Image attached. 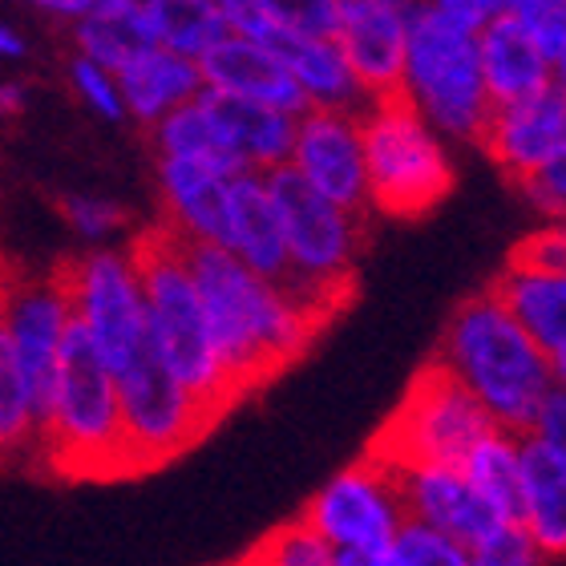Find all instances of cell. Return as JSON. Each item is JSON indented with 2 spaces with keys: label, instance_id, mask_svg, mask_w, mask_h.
I'll return each instance as SVG.
<instances>
[{
  "label": "cell",
  "instance_id": "43",
  "mask_svg": "<svg viewBox=\"0 0 566 566\" xmlns=\"http://www.w3.org/2000/svg\"><path fill=\"white\" fill-rule=\"evenodd\" d=\"M33 4H41L45 12H57V17H90L94 12V0H33Z\"/></svg>",
  "mask_w": 566,
  "mask_h": 566
},
{
  "label": "cell",
  "instance_id": "21",
  "mask_svg": "<svg viewBox=\"0 0 566 566\" xmlns=\"http://www.w3.org/2000/svg\"><path fill=\"white\" fill-rule=\"evenodd\" d=\"M522 526L551 558L566 551V446L518 437Z\"/></svg>",
  "mask_w": 566,
  "mask_h": 566
},
{
  "label": "cell",
  "instance_id": "20",
  "mask_svg": "<svg viewBox=\"0 0 566 566\" xmlns=\"http://www.w3.org/2000/svg\"><path fill=\"white\" fill-rule=\"evenodd\" d=\"M478 65H482L490 106H514L522 97L543 94L546 85H555V70L546 65L531 33L510 12L478 29Z\"/></svg>",
  "mask_w": 566,
  "mask_h": 566
},
{
  "label": "cell",
  "instance_id": "34",
  "mask_svg": "<svg viewBox=\"0 0 566 566\" xmlns=\"http://www.w3.org/2000/svg\"><path fill=\"white\" fill-rule=\"evenodd\" d=\"M263 566H332V551L307 531L304 522H287L255 546Z\"/></svg>",
  "mask_w": 566,
  "mask_h": 566
},
{
  "label": "cell",
  "instance_id": "24",
  "mask_svg": "<svg viewBox=\"0 0 566 566\" xmlns=\"http://www.w3.org/2000/svg\"><path fill=\"white\" fill-rule=\"evenodd\" d=\"M118 94L126 114L142 122H163L170 109L187 106L190 97L202 94L199 65L187 57H175L166 49H146L134 61H126L118 73Z\"/></svg>",
  "mask_w": 566,
  "mask_h": 566
},
{
  "label": "cell",
  "instance_id": "3",
  "mask_svg": "<svg viewBox=\"0 0 566 566\" xmlns=\"http://www.w3.org/2000/svg\"><path fill=\"white\" fill-rule=\"evenodd\" d=\"M130 260L138 268L142 319H146L150 353L163 360L166 373L187 389L190 401L214 424L231 405H239V397L231 392L223 360L214 353L199 292H195L187 260H182V239L166 223L150 227L138 235Z\"/></svg>",
  "mask_w": 566,
  "mask_h": 566
},
{
  "label": "cell",
  "instance_id": "5",
  "mask_svg": "<svg viewBox=\"0 0 566 566\" xmlns=\"http://www.w3.org/2000/svg\"><path fill=\"white\" fill-rule=\"evenodd\" d=\"M263 182L275 202L287 248V280L280 287L319 324H328L356 292L360 223L356 214L319 199L292 166L268 170Z\"/></svg>",
  "mask_w": 566,
  "mask_h": 566
},
{
  "label": "cell",
  "instance_id": "4",
  "mask_svg": "<svg viewBox=\"0 0 566 566\" xmlns=\"http://www.w3.org/2000/svg\"><path fill=\"white\" fill-rule=\"evenodd\" d=\"M36 465L57 478H126L118 380L77 324H70L61 344L57 385L36 437Z\"/></svg>",
  "mask_w": 566,
  "mask_h": 566
},
{
  "label": "cell",
  "instance_id": "44",
  "mask_svg": "<svg viewBox=\"0 0 566 566\" xmlns=\"http://www.w3.org/2000/svg\"><path fill=\"white\" fill-rule=\"evenodd\" d=\"M332 566H389V555H360V551H336Z\"/></svg>",
  "mask_w": 566,
  "mask_h": 566
},
{
  "label": "cell",
  "instance_id": "32",
  "mask_svg": "<svg viewBox=\"0 0 566 566\" xmlns=\"http://www.w3.org/2000/svg\"><path fill=\"white\" fill-rule=\"evenodd\" d=\"M336 12H340V0H263V17L283 36L332 41Z\"/></svg>",
  "mask_w": 566,
  "mask_h": 566
},
{
  "label": "cell",
  "instance_id": "23",
  "mask_svg": "<svg viewBox=\"0 0 566 566\" xmlns=\"http://www.w3.org/2000/svg\"><path fill=\"white\" fill-rule=\"evenodd\" d=\"M268 49L287 65L292 82L304 94L307 109H332V114H353V118L365 114L368 106L365 90L356 85V77L348 73V65L340 57V49L332 45V41L272 33Z\"/></svg>",
  "mask_w": 566,
  "mask_h": 566
},
{
  "label": "cell",
  "instance_id": "46",
  "mask_svg": "<svg viewBox=\"0 0 566 566\" xmlns=\"http://www.w3.org/2000/svg\"><path fill=\"white\" fill-rule=\"evenodd\" d=\"M24 53V41L12 33L9 24H0V57H21Z\"/></svg>",
  "mask_w": 566,
  "mask_h": 566
},
{
  "label": "cell",
  "instance_id": "33",
  "mask_svg": "<svg viewBox=\"0 0 566 566\" xmlns=\"http://www.w3.org/2000/svg\"><path fill=\"white\" fill-rule=\"evenodd\" d=\"M389 566H470V551L417 522H405L389 546Z\"/></svg>",
  "mask_w": 566,
  "mask_h": 566
},
{
  "label": "cell",
  "instance_id": "19",
  "mask_svg": "<svg viewBox=\"0 0 566 566\" xmlns=\"http://www.w3.org/2000/svg\"><path fill=\"white\" fill-rule=\"evenodd\" d=\"M502 312L518 324L531 344L546 356V365L555 368V377H566V275L526 272L506 263V272L497 275L490 287Z\"/></svg>",
  "mask_w": 566,
  "mask_h": 566
},
{
  "label": "cell",
  "instance_id": "1",
  "mask_svg": "<svg viewBox=\"0 0 566 566\" xmlns=\"http://www.w3.org/2000/svg\"><path fill=\"white\" fill-rule=\"evenodd\" d=\"M182 260L199 292L214 353L223 360V373L239 401L268 385L292 360H300L307 344L324 332V324L295 304L280 283L248 272L231 251L182 239Z\"/></svg>",
  "mask_w": 566,
  "mask_h": 566
},
{
  "label": "cell",
  "instance_id": "25",
  "mask_svg": "<svg viewBox=\"0 0 566 566\" xmlns=\"http://www.w3.org/2000/svg\"><path fill=\"white\" fill-rule=\"evenodd\" d=\"M207 97H211V109L214 118H219V130H223L227 146H231V154L248 170L268 175L275 166H287L292 138H295V118L263 106H248V102H231V97H219L211 90H207Z\"/></svg>",
  "mask_w": 566,
  "mask_h": 566
},
{
  "label": "cell",
  "instance_id": "26",
  "mask_svg": "<svg viewBox=\"0 0 566 566\" xmlns=\"http://www.w3.org/2000/svg\"><path fill=\"white\" fill-rule=\"evenodd\" d=\"M154 126H158V150H163V158L207 166V170H214V175H223V178L248 175V166L231 154L223 130H219V118H214L207 90H202L199 97H190L187 106L170 109V114H166L163 122H154Z\"/></svg>",
  "mask_w": 566,
  "mask_h": 566
},
{
  "label": "cell",
  "instance_id": "8",
  "mask_svg": "<svg viewBox=\"0 0 566 566\" xmlns=\"http://www.w3.org/2000/svg\"><path fill=\"white\" fill-rule=\"evenodd\" d=\"M494 429L497 424L482 413V405L437 360H429L413 377L397 413L373 437L368 458L385 461L392 470H409V465H453L458 470L465 453Z\"/></svg>",
  "mask_w": 566,
  "mask_h": 566
},
{
  "label": "cell",
  "instance_id": "45",
  "mask_svg": "<svg viewBox=\"0 0 566 566\" xmlns=\"http://www.w3.org/2000/svg\"><path fill=\"white\" fill-rule=\"evenodd\" d=\"M24 106V90L21 85H0V118H9Z\"/></svg>",
  "mask_w": 566,
  "mask_h": 566
},
{
  "label": "cell",
  "instance_id": "6",
  "mask_svg": "<svg viewBox=\"0 0 566 566\" xmlns=\"http://www.w3.org/2000/svg\"><path fill=\"white\" fill-rule=\"evenodd\" d=\"M401 97L429 126L465 142H482L494 109L478 65V33L433 12L424 0H409Z\"/></svg>",
  "mask_w": 566,
  "mask_h": 566
},
{
  "label": "cell",
  "instance_id": "41",
  "mask_svg": "<svg viewBox=\"0 0 566 566\" xmlns=\"http://www.w3.org/2000/svg\"><path fill=\"white\" fill-rule=\"evenodd\" d=\"M424 4L433 12H441V17H449V21H458L461 29H470V33L485 29L494 17L506 12V0H424Z\"/></svg>",
  "mask_w": 566,
  "mask_h": 566
},
{
  "label": "cell",
  "instance_id": "28",
  "mask_svg": "<svg viewBox=\"0 0 566 566\" xmlns=\"http://www.w3.org/2000/svg\"><path fill=\"white\" fill-rule=\"evenodd\" d=\"M470 490L494 510L506 526H522V470H518V437L485 433L458 465Z\"/></svg>",
  "mask_w": 566,
  "mask_h": 566
},
{
  "label": "cell",
  "instance_id": "29",
  "mask_svg": "<svg viewBox=\"0 0 566 566\" xmlns=\"http://www.w3.org/2000/svg\"><path fill=\"white\" fill-rule=\"evenodd\" d=\"M17 461L36 465V421L21 368L12 360L9 336L0 328V470Z\"/></svg>",
  "mask_w": 566,
  "mask_h": 566
},
{
  "label": "cell",
  "instance_id": "14",
  "mask_svg": "<svg viewBox=\"0 0 566 566\" xmlns=\"http://www.w3.org/2000/svg\"><path fill=\"white\" fill-rule=\"evenodd\" d=\"M409 0H340L332 45L368 102L401 94Z\"/></svg>",
  "mask_w": 566,
  "mask_h": 566
},
{
  "label": "cell",
  "instance_id": "10",
  "mask_svg": "<svg viewBox=\"0 0 566 566\" xmlns=\"http://www.w3.org/2000/svg\"><path fill=\"white\" fill-rule=\"evenodd\" d=\"M118 413H122V446H126V473L154 470L170 458L187 453L195 441L207 437L211 421L202 409L187 397L163 368V360L150 353V344L142 348L126 373H118Z\"/></svg>",
  "mask_w": 566,
  "mask_h": 566
},
{
  "label": "cell",
  "instance_id": "18",
  "mask_svg": "<svg viewBox=\"0 0 566 566\" xmlns=\"http://www.w3.org/2000/svg\"><path fill=\"white\" fill-rule=\"evenodd\" d=\"M227 251L268 283L287 280V248L263 175L248 170L227 182Z\"/></svg>",
  "mask_w": 566,
  "mask_h": 566
},
{
  "label": "cell",
  "instance_id": "11",
  "mask_svg": "<svg viewBox=\"0 0 566 566\" xmlns=\"http://www.w3.org/2000/svg\"><path fill=\"white\" fill-rule=\"evenodd\" d=\"M307 531L319 543L336 551H360V555H389L392 538L405 526L397 473L377 458H360L340 470L312 502L304 518Z\"/></svg>",
  "mask_w": 566,
  "mask_h": 566
},
{
  "label": "cell",
  "instance_id": "9",
  "mask_svg": "<svg viewBox=\"0 0 566 566\" xmlns=\"http://www.w3.org/2000/svg\"><path fill=\"white\" fill-rule=\"evenodd\" d=\"M70 295L73 324L90 336L102 365L118 377L146 348L142 283L130 251H94L57 268Z\"/></svg>",
  "mask_w": 566,
  "mask_h": 566
},
{
  "label": "cell",
  "instance_id": "15",
  "mask_svg": "<svg viewBox=\"0 0 566 566\" xmlns=\"http://www.w3.org/2000/svg\"><path fill=\"white\" fill-rule=\"evenodd\" d=\"M514 182L538 175L546 166L566 163V94L563 85H546L514 106H494L485 122L482 142Z\"/></svg>",
  "mask_w": 566,
  "mask_h": 566
},
{
  "label": "cell",
  "instance_id": "42",
  "mask_svg": "<svg viewBox=\"0 0 566 566\" xmlns=\"http://www.w3.org/2000/svg\"><path fill=\"white\" fill-rule=\"evenodd\" d=\"M522 437H538V441H551V446H566V389L563 385H555V389L546 392L531 429Z\"/></svg>",
  "mask_w": 566,
  "mask_h": 566
},
{
  "label": "cell",
  "instance_id": "31",
  "mask_svg": "<svg viewBox=\"0 0 566 566\" xmlns=\"http://www.w3.org/2000/svg\"><path fill=\"white\" fill-rule=\"evenodd\" d=\"M506 12L531 33L551 70L566 65V0H506Z\"/></svg>",
  "mask_w": 566,
  "mask_h": 566
},
{
  "label": "cell",
  "instance_id": "7",
  "mask_svg": "<svg viewBox=\"0 0 566 566\" xmlns=\"http://www.w3.org/2000/svg\"><path fill=\"white\" fill-rule=\"evenodd\" d=\"M356 122L368 207L389 219H421L453 190V163L446 146L401 94L368 102Z\"/></svg>",
  "mask_w": 566,
  "mask_h": 566
},
{
  "label": "cell",
  "instance_id": "13",
  "mask_svg": "<svg viewBox=\"0 0 566 566\" xmlns=\"http://www.w3.org/2000/svg\"><path fill=\"white\" fill-rule=\"evenodd\" d=\"M295 175L316 190L319 199L340 207L348 214H360L368 207L365 187V154H360V122L353 114L332 109H304L295 118L292 158Z\"/></svg>",
  "mask_w": 566,
  "mask_h": 566
},
{
  "label": "cell",
  "instance_id": "38",
  "mask_svg": "<svg viewBox=\"0 0 566 566\" xmlns=\"http://www.w3.org/2000/svg\"><path fill=\"white\" fill-rule=\"evenodd\" d=\"M73 85H77V94H82L97 114H106V118H122V114H126L114 73L94 65V61H85V57L73 61Z\"/></svg>",
  "mask_w": 566,
  "mask_h": 566
},
{
  "label": "cell",
  "instance_id": "27",
  "mask_svg": "<svg viewBox=\"0 0 566 566\" xmlns=\"http://www.w3.org/2000/svg\"><path fill=\"white\" fill-rule=\"evenodd\" d=\"M138 17L150 33L154 49L199 65L227 33L223 17L211 0H138Z\"/></svg>",
  "mask_w": 566,
  "mask_h": 566
},
{
  "label": "cell",
  "instance_id": "39",
  "mask_svg": "<svg viewBox=\"0 0 566 566\" xmlns=\"http://www.w3.org/2000/svg\"><path fill=\"white\" fill-rule=\"evenodd\" d=\"M522 195L538 207V211L551 219V223H558L563 219V207H566V163H555L546 166V170H538V175L522 178L518 182Z\"/></svg>",
  "mask_w": 566,
  "mask_h": 566
},
{
  "label": "cell",
  "instance_id": "40",
  "mask_svg": "<svg viewBox=\"0 0 566 566\" xmlns=\"http://www.w3.org/2000/svg\"><path fill=\"white\" fill-rule=\"evenodd\" d=\"M211 4L219 9L231 36H248V41H260V45L272 41L275 29L263 17V0H211Z\"/></svg>",
  "mask_w": 566,
  "mask_h": 566
},
{
  "label": "cell",
  "instance_id": "17",
  "mask_svg": "<svg viewBox=\"0 0 566 566\" xmlns=\"http://www.w3.org/2000/svg\"><path fill=\"white\" fill-rule=\"evenodd\" d=\"M202 90H211L231 102H248V106L275 109L287 118L304 114V94L292 82V73L275 57L272 49L248 36H223L219 45L199 61Z\"/></svg>",
  "mask_w": 566,
  "mask_h": 566
},
{
  "label": "cell",
  "instance_id": "37",
  "mask_svg": "<svg viewBox=\"0 0 566 566\" xmlns=\"http://www.w3.org/2000/svg\"><path fill=\"white\" fill-rule=\"evenodd\" d=\"M65 219L82 239H109L126 223V211L109 199H90V195H77V199H65Z\"/></svg>",
  "mask_w": 566,
  "mask_h": 566
},
{
  "label": "cell",
  "instance_id": "30",
  "mask_svg": "<svg viewBox=\"0 0 566 566\" xmlns=\"http://www.w3.org/2000/svg\"><path fill=\"white\" fill-rule=\"evenodd\" d=\"M77 45H82L85 61L118 73L126 61L154 49V41L146 33V24H142L138 9H134L126 17H82V24H77Z\"/></svg>",
  "mask_w": 566,
  "mask_h": 566
},
{
  "label": "cell",
  "instance_id": "2",
  "mask_svg": "<svg viewBox=\"0 0 566 566\" xmlns=\"http://www.w3.org/2000/svg\"><path fill=\"white\" fill-rule=\"evenodd\" d=\"M433 360L482 405V413L502 433L514 437L531 429L543 397L563 385L531 336L502 312L490 292L473 295L453 312Z\"/></svg>",
  "mask_w": 566,
  "mask_h": 566
},
{
  "label": "cell",
  "instance_id": "22",
  "mask_svg": "<svg viewBox=\"0 0 566 566\" xmlns=\"http://www.w3.org/2000/svg\"><path fill=\"white\" fill-rule=\"evenodd\" d=\"M158 178H163V199L170 211L166 227L190 243L227 251V239H231L227 235V182L231 178L214 175L207 166L175 163V158H163Z\"/></svg>",
  "mask_w": 566,
  "mask_h": 566
},
{
  "label": "cell",
  "instance_id": "12",
  "mask_svg": "<svg viewBox=\"0 0 566 566\" xmlns=\"http://www.w3.org/2000/svg\"><path fill=\"white\" fill-rule=\"evenodd\" d=\"M73 312L61 272L45 275V280H12L9 295H4V312H0V328L9 336L12 360H17L24 389H29L36 437H41V424L49 417V401H53V385H57L61 365V344H65Z\"/></svg>",
  "mask_w": 566,
  "mask_h": 566
},
{
  "label": "cell",
  "instance_id": "35",
  "mask_svg": "<svg viewBox=\"0 0 566 566\" xmlns=\"http://www.w3.org/2000/svg\"><path fill=\"white\" fill-rule=\"evenodd\" d=\"M470 566H555V558L534 543L526 526H502L494 538L470 551Z\"/></svg>",
  "mask_w": 566,
  "mask_h": 566
},
{
  "label": "cell",
  "instance_id": "47",
  "mask_svg": "<svg viewBox=\"0 0 566 566\" xmlns=\"http://www.w3.org/2000/svg\"><path fill=\"white\" fill-rule=\"evenodd\" d=\"M9 287H12V275L0 268V312H4V295H9Z\"/></svg>",
  "mask_w": 566,
  "mask_h": 566
},
{
  "label": "cell",
  "instance_id": "16",
  "mask_svg": "<svg viewBox=\"0 0 566 566\" xmlns=\"http://www.w3.org/2000/svg\"><path fill=\"white\" fill-rule=\"evenodd\" d=\"M392 473H397L405 522H417L424 531L441 534L449 543H458L461 551L482 546L485 538H494L506 526L482 497L473 494L470 482L453 465H409V470Z\"/></svg>",
  "mask_w": 566,
  "mask_h": 566
},
{
  "label": "cell",
  "instance_id": "36",
  "mask_svg": "<svg viewBox=\"0 0 566 566\" xmlns=\"http://www.w3.org/2000/svg\"><path fill=\"white\" fill-rule=\"evenodd\" d=\"M514 268H526V272H546V275H566V235L563 227H543L534 231L531 239H522L514 255H510Z\"/></svg>",
  "mask_w": 566,
  "mask_h": 566
}]
</instances>
